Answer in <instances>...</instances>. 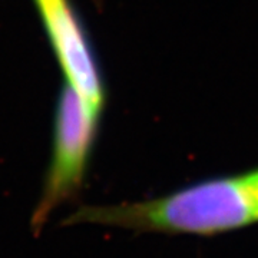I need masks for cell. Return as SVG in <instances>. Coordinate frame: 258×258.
<instances>
[{"label":"cell","instance_id":"6da1fadb","mask_svg":"<svg viewBox=\"0 0 258 258\" xmlns=\"http://www.w3.org/2000/svg\"><path fill=\"white\" fill-rule=\"evenodd\" d=\"M258 221V201L248 175L217 178L141 203L85 205L63 225L95 224L166 234L210 235Z\"/></svg>","mask_w":258,"mask_h":258},{"label":"cell","instance_id":"7a4b0ae2","mask_svg":"<svg viewBox=\"0 0 258 258\" xmlns=\"http://www.w3.org/2000/svg\"><path fill=\"white\" fill-rule=\"evenodd\" d=\"M101 113L68 85L62 89L56 105L52 158L30 217L35 235L42 232L57 207L79 192L92 157Z\"/></svg>","mask_w":258,"mask_h":258},{"label":"cell","instance_id":"3957f363","mask_svg":"<svg viewBox=\"0 0 258 258\" xmlns=\"http://www.w3.org/2000/svg\"><path fill=\"white\" fill-rule=\"evenodd\" d=\"M36 5L68 86L102 111L103 78L92 45L69 0H36Z\"/></svg>","mask_w":258,"mask_h":258},{"label":"cell","instance_id":"277c9868","mask_svg":"<svg viewBox=\"0 0 258 258\" xmlns=\"http://www.w3.org/2000/svg\"><path fill=\"white\" fill-rule=\"evenodd\" d=\"M247 175H248L249 182H251V186H252V189H254L255 198H257V201H258V169L257 171L249 172V174H247Z\"/></svg>","mask_w":258,"mask_h":258}]
</instances>
